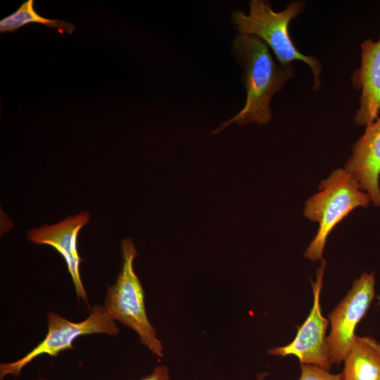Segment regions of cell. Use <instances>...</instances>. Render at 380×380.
<instances>
[{
  "label": "cell",
  "instance_id": "cell-1",
  "mask_svg": "<svg viewBox=\"0 0 380 380\" xmlns=\"http://www.w3.org/2000/svg\"><path fill=\"white\" fill-rule=\"evenodd\" d=\"M232 53L243 68L242 82L246 100L242 109L211 134H217L232 123H268L272 118L270 101L294 77L292 65L283 66L272 58L267 45L259 37L239 34L232 46Z\"/></svg>",
  "mask_w": 380,
  "mask_h": 380
},
{
  "label": "cell",
  "instance_id": "cell-2",
  "mask_svg": "<svg viewBox=\"0 0 380 380\" xmlns=\"http://www.w3.org/2000/svg\"><path fill=\"white\" fill-rule=\"evenodd\" d=\"M249 13L241 11L232 14V20L240 34H251L259 37L272 49L279 64L291 65L294 61L305 63L311 69L314 82L312 89L318 90L321 86L322 65L312 56L300 52L291 38L289 32L290 22L303 12L305 2L294 1L288 4L279 12L272 9L270 4L265 0H251Z\"/></svg>",
  "mask_w": 380,
  "mask_h": 380
},
{
  "label": "cell",
  "instance_id": "cell-3",
  "mask_svg": "<svg viewBox=\"0 0 380 380\" xmlns=\"http://www.w3.org/2000/svg\"><path fill=\"white\" fill-rule=\"evenodd\" d=\"M120 251V270L115 284L106 286L103 307L113 320L133 330L140 343L161 358L163 357V343L148 318L144 291L134 270L137 251L132 240H122Z\"/></svg>",
  "mask_w": 380,
  "mask_h": 380
},
{
  "label": "cell",
  "instance_id": "cell-4",
  "mask_svg": "<svg viewBox=\"0 0 380 380\" xmlns=\"http://www.w3.org/2000/svg\"><path fill=\"white\" fill-rule=\"evenodd\" d=\"M319 189L306 201L304 208V216L319 223L317 234L304 253L305 258L312 261L322 260L327 237L334 227L353 210L366 208L371 201L346 169L334 170L320 183Z\"/></svg>",
  "mask_w": 380,
  "mask_h": 380
},
{
  "label": "cell",
  "instance_id": "cell-5",
  "mask_svg": "<svg viewBox=\"0 0 380 380\" xmlns=\"http://www.w3.org/2000/svg\"><path fill=\"white\" fill-rule=\"evenodd\" d=\"M46 318L48 331L44 338L21 358L1 363V379L6 375L19 376L26 365L40 355L55 357L64 350L72 349L73 341L80 336L95 334L114 336L120 332L115 321L110 317L103 305L98 304L90 309V313L84 320L79 322L70 321L53 312H49Z\"/></svg>",
  "mask_w": 380,
  "mask_h": 380
},
{
  "label": "cell",
  "instance_id": "cell-6",
  "mask_svg": "<svg viewBox=\"0 0 380 380\" xmlns=\"http://www.w3.org/2000/svg\"><path fill=\"white\" fill-rule=\"evenodd\" d=\"M374 274L363 272L329 314L331 330L327 339L332 364L339 365L350 350L356 336L355 328L374 299Z\"/></svg>",
  "mask_w": 380,
  "mask_h": 380
},
{
  "label": "cell",
  "instance_id": "cell-7",
  "mask_svg": "<svg viewBox=\"0 0 380 380\" xmlns=\"http://www.w3.org/2000/svg\"><path fill=\"white\" fill-rule=\"evenodd\" d=\"M326 262L317 269L315 281H311L313 291V305L305 322L298 328L297 334L289 344L272 348L268 350L271 355L286 357L295 355L300 364L317 365L329 370L332 367L326 331L329 321L322 313L319 303L322 278Z\"/></svg>",
  "mask_w": 380,
  "mask_h": 380
},
{
  "label": "cell",
  "instance_id": "cell-8",
  "mask_svg": "<svg viewBox=\"0 0 380 380\" xmlns=\"http://www.w3.org/2000/svg\"><path fill=\"white\" fill-rule=\"evenodd\" d=\"M90 216L82 212L51 225L45 224L27 232V239L36 245H48L55 248L64 258L74 284L78 299L91 309L80 273L81 258L77 251V236L80 229L87 225Z\"/></svg>",
  "mask_w": 380,
  "mask_h": 380
},
{
  "label": "cell",
  "instance_id": "cell-9",
  "mask_svg": "<svg viewBox=\"0 0 380 380\" xmlns=\"http://www.w3.org/2000/svg\"><path fill=\"white\" fill-rule=\"evenodd\" d=\"M351 82L355 89L361 91L354 122L366 126L380 113V37L377 41L367 39L362 43L360 65L353 72Z\"/></svg>",
  "mask_w": 380,
  "mask_h": 380
},
{
  "label": "cell",
  "instance_id": "cell-10",
  "mask_svg": "<svg viewBox=\"0 0 380 380\" xmlns=\"http://www.w3.org/2000/svg\"><path fill=\"white\" fill-rule=\"evenodd\" d=\"M355 141L345 169L366 191L375 206L380 207V118L367 124Z\"/></svg>",
  "mask_w": 380,
  "mask_h": 380
},
{
  "label": "cell",
  "instance_id": "cell-11",
  "mask_svg": "<svg viewBox=\"0 0 380 380\" xmlns=\"http://www.w3.org/2000/svg\"><path fill=\"white\" fill-rule=\"evenodd\" d=\"M341 380H380V343L355 336L344 360Z\"/></svg>",
  "mask_w": 380,
  "mask_h": 380
},
{
  "label": "cell",
  "instance_id": "cell-12",
  "mask_svg": "<svg viewBox=\"0 0 380 380\" xmlns=\"http://www.w3.org/2000/svg\"><path fill=\"white\" fill-rule=\"evenodd\" d=\"M28 23H39L56 28L61 33L72 34L75 25L59 20L48 19L39 15L34 8V1L24 2L13 13L0 21V32H13Z\"/></svg>",
  "mask_w": 380,
  "mask_h": 380
},
{
  "label": "cell",
  "instance_id": "cell-13",
  "mask_svg": "<svg viewBox=\"0 0 380 380\" xmlns=\"http://www.w3.org/2000/svg\"><path fill=\"white\" fill-rule=\"evenodd\" d=\"M298 380H341L340 374H333L329 370L317 365L300 364Z\"/></svg>",
  "mask_w": 380,
  "mask_h": 380
},
{
  "label": "cell",
  "instance_id": "cell-14",
  "mask_svg": "<svg viewBox=\"0 0 380 380\" xmlns=\"http://www.w3.org/2000/svg\"><path fill=\"white\" fill-rule=\"evenodd\" d=\"M139 380H170L169 369L165 365L157 366L150 374Z\"/></svg>",
  "mask_w": 380,
  "mask_h": 380
},
{
  "label": "cell",
  "instance_id": "cell-15",
  "mask_svg": "<svg viewBox=\"0 0 380 380\" xmlns=\"http://www.w3.org/2000/svg\"><path fill=\"white\" fill-rule=\"evenodd\" d=\"M376 298H377V300H378V301H379V302H378V304L380 305V296H378L376 297Z\"/></svg>",
  "mask_w": 380,
  "mask_h": 380
},
{
  "label": "cell",
  "instance_id": "cell-16",
  "mask_svg": "<svg viewBox=\"0 0 380 380\" xmlns=\"http://www.w3.org/2000/svg\"><path fill=\"white\" fill-rule=\"evenodd\" d=\"M37 380H46L45 379H39Z\"/></svg>",
  "mask_w": 380,
  "mask_h": 380
},
{
  "label": "cell",
  "instance_id": "cell-17",
  "mask_svg": "<svg viewBox=\"0 0 380 380\" xmlns=\"http://www.w3.org/2000/svg\"><path fill=\"white\" fill-rule=\"evenodd\" d=\"M1 380H2V379H1Z\"/></svg>",
  "mask_w": 380,
  "mask_h": 380
}]
</instances>
